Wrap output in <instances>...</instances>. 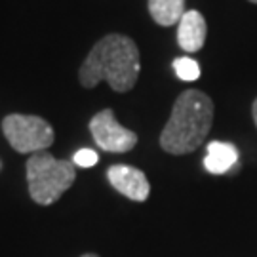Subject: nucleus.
<instances>
[{
  "label": "nucleus",
  "instance_id": "1",
  "mask_svg": "<svg viewBox=\"0 0 257 257\" xmlns=\"http://www.w3.org/2000/svg\"><path fill=\"white\" fill-rule=\"evenodd\" d=\"M141 61L138 44L126 35L112 33L97 40L92 48L78 71V80L88 90L105 80L114 92L124 93L136 86Z\"/></svg>",
  "mask_w": 257,
  "mask_h": 257
},
{
  "label": "nucleus",
  "instance_id": "2",
  "mask_svg": "<svg viewBox=\"0 0 257 257\" xmlns=\"http://www.w3.org/2000/svg\"><path fill=\"white\" fill-rule=\"evenodd\" d=\"M213 124V101L200 90H185L175 99L170 120L160 134L168 155H191L204 143Z\"/></svg>",
  "mask_w": 257,
  "mask_h": 257
},
{
  "label": "nucleus",
  "instance_id": "3",
  "mask_svg": "<svg viewBox=\"0 0 257 257\" xmlns=\"http://www.w3.org/2000/svg\"><path fill=\"white\" fill-rule=\"evenodd\" d=\"M25 166L29 194L40 206H50L59 200L76 179L73 160H57L48 151L31 155Z\"/></svg>",
  "mask_w": 257,
  "mask_h": 257
},
{
  "label": "nucleus",
  "instance_id": "4",
  "mask_svg": "<svg viewBox=\"0 0 257 257\" xmlns=\"http://www.w3.org/2000/svg\"><path fill=\"white\" fill-rule=\"evenodd\" d=\"M2 132L14 151L35 155L52 147L55 139L50 122L35 114H8L2 120Z\"/></svg>",
  "mask_w": 257,
  "mask_h": 257
},
{
  "label": "nucleus",
  "instance_id": "5",
  "mask_svg": "<svg viewBox=\"0 0 257 257\" xmlns=\"http://www.w3.org/2000/svg\"><path fill=\"white\" fill-rule=\"evenodd\" d=\"M90 132L97 147L107 153H128L138 145V134L120 126L112 109L99 110L90 120Z\"/></svg>",
  "mask_w": 257,
  "mask_h": 257
},
{
  "label": "nucleus",
  "instance_id": "6",
  "mask_svg": "<svg viewBox=\"0 0 257 257\" xmlns=\"http://www.w3.org/2000/svg\"><path fill=\"white\" fill-rule=\"evenodd\" d=\"M107 179L120 194H124L126 198L134 200V202H145L149 198L151 183H149L147 175L134 166H110L107 170Z\"/></svg>",
  "mask_w": 257,
  "mask_h": 257
},
{
  "label": "nucleus",
  "instance_id": "7",
  "mask_svg": "<svg viewBox=\"0 0 257 257\" xmlns=\"http://www.w3.org/2000/svg\"><path fill=\"white\" fill-rule=\"evenodd\" d=\"M177 25H179L177 27L179 46L189 54L200 52L204 48V42H206V35H208V25H206V19L202 14L196 10H189L183 14V18Z\"/></svg>",
  "mask_w": 257,
  "mask_h": 257
},
{
  "label": "nucleus",
  "instance_id": "8",
  "mask_svg": "<svg viewBox=\"0 0 257 257\" xmlns=\"http://www.w3.org/2000/svg\"><path fill=\"white\" fill-rule=\"evenodd\" d=\"M238 160V151L230 143L223 141H211L208 145V153L204 158V166L210 174H225L229 172L232 166Z\"/></svg>",
  "mask_w": 257,
  "mask_h": 257
},
{
  "label": "nucleus",
  "instance_id": "9",
  "mask_svg": "<svg viewBox=\"0 0 257 257\" xmlns=\"http://www.w3.org/2000/svg\"><path fill=\"white\" fill-rule=\"evenodd\" d=\"M149 14L160 27H172L183 18L185 0H149Z\"/></svg>",
  "mask_w": 257,
  "mask_h": 257
},
{
  "label": "nucleus",
  "instance_id": "10",
  "mask_svg": "<svg viewBox=\"0 0 257 257\" xmlns=\"http://www.w3.org/2000/svg\"><path fill=\"white\" fill-rule=\"evenodd\" d=\"M174 71L185 82H194V80L200 78V65L196 63L193 57H177V59H174Z\"/></svg>",
  "mask_w": 257,
  "mask_h": 257
},
{
  "label": "nucleus",
  "instance_id": "11",
  "mask_svg": "<svg viewBox=\"0 0 257 257\" xmlns=\"http://www.w3.org/2000/svg\"><path fill=\"white\" fill-rule=\"evenodd\" d=\"M74 162V166H80V168H92V166L97 164V160H99V156L95 151L92 149H80V151H76L74 156L71 158Z\"/></svg>",
  "mask_w": 257,
  "mask_h": 257
},
{
  "label": "nucleus",
  "instance_id": "12",
  "mask_svg": "<svg viewBox=\"0 0 257 257\" xmlns=\"http://www.w3.org/2000/svg\"><path fill=\"white\" fill-rule=\"evenodd\" d=\"M251 116H253V122H255V128H257V97L253 105H251Z\"/></svg>",
  "mask_w": 257,
  "mask_h": 257
},
{
  "label": "nucleus",
  "instance_id": "13",
  "mask_svg": "<svg viewBox=\"0 0 257 257\" xmlns=\"http://www.w3.org/2000/svg\"><path fill=\"white\" fill-rule=\"evenodd\" d=\"M80 257H99L97 253H84V255H80Z\"/></svg>",
  "mask_w": 257,
  "mask_h": 257
},
{
  "label": "nucleus",
  "instance_id": "14",
  "mask_svg": "<svg viewBox=\"0 0 257 257\" xmlns=\"http://www.w3.org/2000/svg\"><path fill=\"white\" fill-rule=\"evenodd\" d=\"M249 2H251V4H257V0H249Z\"/></svg>",
  "mask_w": 257,
  "mask_h": 257
}]
</instances>
